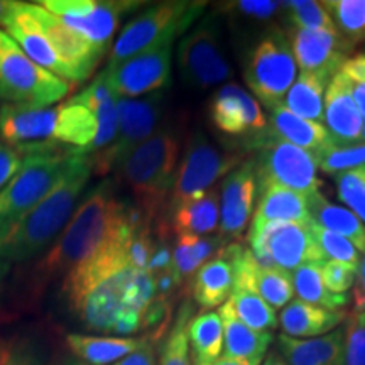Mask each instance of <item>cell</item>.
Returning <instances> with one entry per match:
<instances>
[{"label": "cell", "mask_w": 365, "mask_h": 365, "mask_svg": "<svg viewBox=\"0 0 365 365\" xmlns=\"http://www.w3.org/2000/svg\"><path fill=\"white\" fill-rule=\"evenodd\" d=\"M227 6L230 11L240 12L242 16L254 17V19H269L277 11H281V2H271V0H240Z\"/></svg>", "instance_id": "47"}, {"label": "cell", "mask_w": 365, "mask_h": 365, "mask_svg": "<svg viewBox=\"0 0 365 365\" xmlns=\"http://www.w3.org/2000/svg\"><path fill=\"white\" fill-rule=\"evenodd\" d=\"M257 195L254 161H244L223 178L220 186V237L239 239L247 228Z\"/></svg>", "instance_id": "19"}, {"label": "cell", "mask_w": 365, "mask_h": 365, "mask_svg": "<svg viewBox=\"0 0 365 365\" xmlns=\"http://www.w3.org/2000/svg\"><path fill=\"white\" fill-rule=\"evenodd\" d=\"M223 328V357L237 360L264 359L272 341L271 331H255L242 323L234 312L230 301L223 303L218 309Z\"/></svg>", "instance_id": "26"}, {"label": "cell", "mask_w": 365, "mask_h": 365, "mask_svg": "<svg viewBox=\"0 0 365 365\" xmlns=\"http://www.w3.org/2000/svg\"><path fill=\"white\" fill-rule=\"evenodd\" d=\"M247 240L254 259L264 267L289 272L303 264L325 262L309 223L269 222L259 228H249Z\"/></svg>", "instance_id": "12"}, {"label": "cell", "mask_w": 365, "mask_h": 365, "mask_svg": "<svg viewBox=\"0 0 365 365\" xmlns=\"http://www.w3.org/2000/svg\"><path fill=\"white\" fill-rule=\"evenodd\" d=\"M49 365H86V364H83L81 360L75 357H59L56 360H53Z\"/></svg>", "instance_id": "54"}, {"label": "cell", "mask_w": 365, "mask_h": 365, "mask_svg": "<svg viewBox=\"0 0 365 365\" xmlns=\"http://www.w3.org/2000/svg\"><path fill=\"white\" fill-rule=\"evenodd\" d=\"M7 272H9V262L0 261V289H2V284L4 281H6Z\"/></svg>", "instance_id": "55"}, {"label": "cell", "mask_w": 365, "mask_h": 365, "mask_svg": "<svg viewBox=\"0 0 365 365\" xmlns=\"http://www.w3.org/2000/svg\"><path fill=\"white\" fill-rule=\"evenodd\" d=\"M0 365H44L43 346L31 336L0 341Z\"/></svg>", "instance_id": "43"}, {"label": "cell", "mask_w": 365, "mask_h": 365, "mask_svg": "<svg viewBox=\"0 0 365 365\" xmlns=\"http://www.w3.org/2000/svg\"><path fill=\"white\" fill-rule=\"evenodd\" d=\"M249 148L257 153L254 166L259 191L279 186L309 195L323 186L318 178L317 158L308 150L274 139L264 130L250 139Z\"/></svg>", "instance_id": "10"}, {"label": "cell", "mask_w": 365, "mask_h": 365, "mask_svg": "<svg viewBox=\"0 0 365 365\" xmlns=\"http://www.w3.org/2000/svg\"><path fill=\"white\" fill-rule=\"evenodd\" d=\"M354 309L355 313L365 312V252L360 257V264L357 267L354 282Z\"/></svg>", "instance_id": "49"}, {"label": "cell", "mask_w": 365, "mask_h": 365, "mask_svg": "<svg viewBox=\"0 0 365 365\" xmlns=\"http://www.w3.org/2000/svg\"><path fill=\"white\" fill-rule=\"evenodd\" d=\"M91 161L86 154L75 153L66 171L53 190L31 210L0 244V261L22 262L48 247L70 222L86 182L90 181Z\"/></svg>", "instance_id": "5"}, {"label": "cell", "mask_w": 365, "mask_h": 365, "mask_svg": "<svg viewBox=\"0 0 365 365\" xmlns=\"http://www.w3.org/2000/svg\"><path fill=\"white\" fill-rule=\"evenodd\" d=\"M9 9V0H0V26H2L4 17H6Z\"/></svg>", "instance_id": "56"}, {"label": "cell", "mask_w": 365, "mask_h": 365, "mask_svg": "<svg viewBox=\"0 0 365 365\" xmlns=\"http://www.w3.org/2000/svg\"><path fill=\"white\" fill-rule=\"evenodd\" d=\"M75 150H38L27 154L17 175L0 190V244L44 198L66 171Z\"/></svg>", "instance_id": "7"}, {"label": "cell", "mask_w": 365, "mask_h": 365, "mask_svg": "<svg viewBox=\"0 0 365 365\" xmlns=\"http://www.w3.org/2000/svg\"><path fill=\"white\" fill-rule=\"evenodd\" d=\"M264 132L274 139L298 145V148L312 153L313 156H317L319 150L325 149L327 145L335 143L325 125L294 115L293 112L287 110L284 105L271 110L269 127L264 129Z\"/></svg>", "instance_id": "24"}, {"label": "cell", "mask_w": 365, "mask_h": 365, "mask_svg": "<svg viewBox=\"0 0 365 365\" xmlns=\"http://www.w3.org/2000/svg\"><path fill=\"white\" fill-rule=\"evenodd\" d=\"M309 230H312L325 261L341 262L354 269L359 267L362 254L354 247L352 242H349L345 237L339 234H333V232L327 230V228L317 225L314 222H309Z\"/></svg>", "instance_id": "41"}, {"label": "cell", "mask_w": 365, "mask_h": 365, "mask_svg": "<svg viewBox=\"0 0 365 365\" xmlns=\"http://www.w3.org/2000/svg\"><path fill=\"white\" fill-rule=\"evenodd\" d=\"M277 349L287 365H345V328L309 340L277 336Z\"/></svg>", "instance_id": "22"}, {"label": "cell", "mask_w": 365, "mask_h": 365, "mask_svg": "<svg viewBox=\"0 0 365 365\" xmlns=\"http://www.w3.org/2000/svg\"><path fill=\"white\" fill-rule=\"evenodd\" d=\"M349 80L359 81V83L365 85V53H359L352 58H346L344 66L340 68Z\"/></svg>", "instance_id": "50"}, {"label": "cell", "mask_w": 365, "mask_h": 365, "mask_svg": "<svg viewBox=\"0 0 365 365\" xmlns=\"http://www.w3.org/2000/svg\"><path fill=\"white\" fill-rule=\"evenodd\" d=\"M230 304L242 323L255 331H271L277 327L276 312L269 307L261 296L254 291L234 287L230 294Z\"/></svg>", "instance_id": "37"}, {"label": "cell", "mask_w": 365, "mask_h": 365, "mask_svg": "<svg viewBox=\"0 0 365 365\" xmlns=\"http://www.w3.org/2000/svg\"><path fill=\"white\" fill-rule=\"evenodd\" d=\"M132 208V205L117 198L110 181H103L76 207L70 222L41 262V271L48 276H66L73 267L103 249L124 228Z\"/></svg>", "instance_id": "4"}, {"label": "cell", "mask_w": 365, "mask_h": 365, "mask_svg": "<svg viewBox=\"0 0 365 365\" xmlns=\"http://www.w3.org/2000/svg\"><path fill=\"white\" fill-rule=\"evenodd\" d=\"M357 269L346 264L325 261L322 264V277L327 289L333 294H346V291L354 286Z\"/></svg>", "instance_id": "44"}, {"label": "cell", "mask_w": 365, "mask_h": 365, "mask_svg": "<svg viewBox=\"0 0 365 365\" xmlns=\"http://www.w3.org/2000/svg\"><path fill=\"white\" fill-rule=\"evenodd\" d=\"M345 319L344 312H330V309L314 307V304L304 303V301L296 299L291 301L287 307L282 309L279 323L287 336H317L327 335L335 330Z\"/></svg>", "instance_id": "29"}, {"label": "cell", "mask_w": 365, "mask_h": 365, "mask_svg": "<svg viewBox=\"0 0 365 365\" xmlns=\"http://www.w3.org/2000/svg\"><path fill=\"white\" fill-rule=\"evenodd\" d=\"M149 225L139 208L97 254L73 267L63 281L70 309L88 330L130 335L144 328L145 314L156 299V282L129 261V245L139 228Z\"/></svg>", "instance_id": "1"}, {"label": "cell", "mask_w": 365, "mask_h": 365, "mask_svg": "<svg viewBox=\"0 0 365 365\" xmlns=\"http://www.w3.org/2000/svg\"><path fill=\"white\" fill-rule=\"evenodd\" d=\"M97 130L93 113L71 98L49 107L0 105V139L24 154L38 150L88 154Z\"/></svg>", "instance_id": "3"}, {"label": "cell", "mask_w": 365, "mask_h": 365, "mask_svg": "<svg viewBox=\"0 0 365 365\" xmlns=\"http://www.w3.org/2000/svg\"><path fill=\"white\" fill-rule=\"evenodd\" d=\"M308 210L312 222L333 234L345 237L360 254L365 252V225L349 208L328 202L325 196L317 191L308 195Z\"/></svg>", "instance_id": "30"}, {"label": "cell", "mask_w": 365, "mask_h": 365, "mask_svg": "<svg viewBox=\"0 0 365 365\" xmlns=\"http://www.w3.org/2000/svg\"><path fill=\"white\" fill-rule=\"evenodd\" d=\"M39 4L103 53L110 48L122 17L140 6L129 0H43Z\"/></svg>", "instance_id": "14"}, {"label": "cell", "mask_w": 365, "mask_h": 365, "mask_svg": "<svg viewBox=\"0 0 365 365\" xmlns=\"http://www.w3.org/2000/svg\"><path fill=\"white\" fill-rule=\"evenodd\" d=\"M218 195H220V188L213 186L203 195L171 208V222L168 225L176 235L205 237L215 234L220 223V207H218L220 196Z\"/></svg>", "instance_id": "25"}, {"label": "cell", "mask_w": 365, "mask_h": 365, "mask_svg": "<svg viewBox=\"0 0 365 365\" xmlns=\"http://www.w3.org/2000/svg\"><path fill=\"white\" fill-rule=\"evenodd\" d=\"M318 168L327 175H340L365 168V143L336 144L331 143L317 154Z\"/></svg>", "instance_id": "39"}, {"label": "cell", "mask_w": 365, "mask_h": 365, "mask_svg": "<svg viewBox=\"0 0 365 365\" xmlns=\"http://www.w3.org/2000/svg\"><path fill=\"white\" fill-rule=\"evenodd\" d=\"M113 365H159L156 345H154V341L150 340L149 336H144L143 345H140L135 352L127 355V357L118 360V362Z\"/></svg>", "instance_id": "48"}, {"label": "cell", "mask_w": 365, "mask_h": 365, "mask_svg": "<svg viewBox=\"0 0 365 365\" xmlns=\"http://www.w3.org/2000/svg\"><path fill=\"white\" fill-rule=\"evenodd\" d=\"M0 341H2V340H0Z\"/></svg>", "instance_id": "59"}, {"label": "cell", "mask_w": 365, "mask_h": 365, "mask_svg": "<svg viewBox=\"0 0 365 365\" xmlns=\"http://www.w3.org/2000/svg\"><path fill=\"white\" fill-rule=\"evenodd\" d=\"M180 161V140L170 129H158L139 144L117 168L125 185L132 190L137 208L150 225L158 222V235H168L164 223Z\"/></svg>", "instance_id": "6"}, {"label": "cell", "mask_w": 365, "mask_h": 365, "mask_svg": "<svg viewBox=\"0 0 365 365\" xmlns=\"http://www.w3.org/2000/svg\"><path fill=\"white\" fill-rule=\"evenodd\" d=\"M333 26L346 43L357 46L365 41V0H325Z\"/></svg>", "instance_id": "36"}, {"label": "cell", "mask_w": 365, "mask_h": 365, "mask_svg": "<svg viewBox=\"0 0 365 365\" xmlns=\"http://www.w3.org/2000/svg\"><path fill=\"white\" fill-rule=\"evenodd\" d=\"M262 365H287V364H286V360L282 359V355L274 350V352H269L267 357L264 359Z\"/></svg>", "instance_id": "53"}, {"label": "cell", "mask_w": 365, "mask_h": 365, "mask_svg": "<svg viewBox=\"0 0 365 365\" xmlns=\"http://www.w3.org/2000/svg\"><path fill=\"white\" fill-rule=\"evenodd\" d=\"M190 286L198 307L203 309L222 307L234 291V267L217 255L195 272Z\"/></svg>", "instance_id": "31"}, {"label": "cell", "mask_w": 365, "mask_h": 365, "mask_svg": "<svg viewBox=\"0 0 365 365\" xmlns=\"http://www.w3.org/2000/svg\"><path fill=\"white\" fill-rule=\"evenodd\" d=\"M71 100L88 108V110L95 115V118H97V137H95V143L91 144L90 153L86 154V156L107 149L117 135L118 97L113 93L110 86L107 85L102 73H100L97 78L91 81L86 88L81 90L80 93H76Z\"/></svg>", "instance_id": "23"}, {"label": "cell", "mask_w": 365, "mask_h": 365, "mask_svg": "<svg viewBox=\"0 0 365 365\" xmlns=\"http://www.w3.org/2000/svg\"><path fill=\"white\" fill-rule=\"evenodd\" d=\"M345 365H365V325L357 317L350 318L345 328Z\"/></svg>", "instance_id": "45"}, {"label": "cell", "mask_w": 365, "mask_h": 365, "mask_svg": "<svg viewBox=\"0 0 365 365\" xmlns=\"http://www.w3.org/2000/svg\"><path fill=\"white\" fill-rule=\"evenodd\" d=\"M173 44L149 49L102 71L105 81L118 98H135L170 85Z\"/></svg>", "instance_id": "17"}, {"label": "cell", "mask_w": 365, "mask_h": 365, "mask_svg": "<svg viewBox=\"0 0 365 365\" xmlns=\"http://www.w3.org/2000/svg\"><path fill=\"white\" fill-rule=\"evenodd\" d=\"M223 239L217 237L178 235L173 249L171 269L180 277V281H188L203 264L212 261L215 254L220 252Z\"/></svg>", "instance_id": "34"}, {"label": "cell", "mask_w": 365, "mask_h": 365, "mask_svg": "<svg viewBox=\"0 0 365 365\" xmlns=\"http://www.w3.org/2000/svg\"><path fill=\"white\" fill-rule=\"evenodd\" d=\"M178 68L182 80L196 88H210L230 78L232 68L212 22H203L182 36L178 46Z\"/></svg>", "instance_id": "16"}, {"label": "cell", "mask_w": 365, "mask_h": 365, "mask_svg": "<svg viewBox=\"0 0 365 365\" xmlns=\"http://www.w3.org/2000/svg\"><path fill=\"white\" fill-rule=\"evenodd\" d=\"M323 105V120L327 122L331 139L336 144L359 143L364 120L350 93L349 78L341 71L328 83Z\"/></svg>", "instance_id": "21"}, {"label": "cell", "mask_w": 365, "mask_h": 365, "mask_svg": "<svg viewBox=\"0 0 365 365\" xmlns=\"http://www.w3.org/2000/svg\"><path fill=\"white\" fill-rule=\"evenodd\" d=\"M333 76L301 71L286 93L284 107L294 115L322 124L325 91Z\"/></svg>", "instance_id": "32"}, {"label": "cell", "mask_w": 365, "mask_h": 365, "mask_svg": "<svg viewBox=\"0 0 365 365\" xmlns=\"http://www.w3.org/2000/svg\"><path fill=\"white\" fill-rule=\"evenodd\" d=\"M208 112L213 125L228 135H257L267 125L257 100L237 83L218 88L210 100Z\"/></svg>", "instance_id": "20"}, {"label": "cell", "mask_w": 365, "mask_h": 365, "mask_svg": "<svg viewBox=\"0 0 365 365\" xmlns=\"http://www.w3.org/2000/svg\"><path fill=\"white\" fill-rule=\"evenodd\" d=\"M262 359H252V360H237V359H228V357H220L210 365H261Z\"/></svg>", "instance_id": "52"}, {"label": "cell", "mask_w": 365, "mask_h": 365, "mask_svg": "<svg viewBox=\"0 0 365 365\" xmlns=\"http://www.w3.org/2000/svg\"><path fill=\"white\" fill-rule=\"evenodd\" d=\"M359 143H365V124H364L362 134H360V137H359Z\"/></svg>", "instance_id": "58"}, {"label": "cell", "mask_w": 365, "mask_h": 365, "mask_svg": "<svg viewBox=\"0 0 365 365\" xmlns=\"http://www.w3.org/2000/svg\"><path fill=\"white\" fill-rule=\"evenodd\" d=\"M193 318V307L185 303L178 312L168 339L164 340L159 365H191L188 323Z\"/></svg>", "instance_id": "38"}, {"label": "cell", "mask_w": 365, "mask_h": 365, "mask_svg": "<svg viewBox=\"0 0 365 365\" xmlns=\"http://www.w3.org/2000/svg\"><path fill=\"white\" fill-rule=\"evenodd\" d=\"M269 222H312L308 210V195L279 188V186L262 190L257 208L254 210L250 228H259Z\"/></svg>", "instance_id": "27"}, {"label": "cell", "mask_w": 365, "mask_h": 365, "mask_svg": "<svg viewBox=\"0 0 365 365\" xmlns=\"http://www.w3.org/2000/svg\"><path fill=\"white\" fill-rule=\"evenodd\" d=\"M357 319L360 323H362V325H365V312L364 313H360V314H357Z\"/></svg>", "instance_id": "57"}, {"label": "cell", "mask_w": 365, "mask_h": 365, "mask_svg": "<svg viewBox=\"0 0 365 365\" xmlns=\"http://www.w3.org/2000/svg\"><path fill=\"white\" fill-rule=\"evenodd\" d=\"M0 27L36 65L71 85L88 80L105 54L97 46L73 33L39 2L9 0Z\"/></svg>", "instance_id": "2"}, {"label": "cell", "mask_w": 365, "mask_h": 365, "mask_svg": "<svg viewBox=\"0 0 365 365\" xmlns=\"http://www.w3.org/2000/svg\"><path fill=\"white\" fill-rule=\"evenodd\" d=\"M71 83L36 65L21 46L0 29V102L49 107L70 93Z\"/></svg>", "instance_id": "8"}, {"label": "cell", "mask_w": 365, "mask_h": 365, "mask_svg": "<svg viewBox=\"0 0 365 365\" xmlns=\"http://www.w3.org/2000/svg\"><path fill=\"white\" fill-rule=\"evenodd\" d=\"M205 7H207L205 2H185V0L161 2L148 7L120 31L115 43L112 44L108 65L122 63L149 49L173 44L178 36L193 24Z\"/></svg>", "instance_id": "9"}, {"label": "cell", "mask_w": 365, "mask_h": 365, "mask_svg": "<svg viewBox=\"0 0 365 365\" xmlns=\"http://www.w3.org/2000/svg\"><path fill=\"white\" fill-rule=\"evenodd\" d=\"M240 163H244V158L239 154L222 153L202 132H196L178 168L170 210L217 186V181L222 176H227Z\"/></svg>", "instance_id": "15"}, {"label": "cell", "mask_w": 365, "mask_h": 365, "mask_svg": "<svg viewBox=\"0 0 365 365\" xmlns=\"http://www.w3.org/2000/svg\"><path fill=\"white\" fill-rule=\"evenodd\" d=\"M296 68L286 33L279 27H271L249 51L244 80L255 95L254 98L274 110L281 107L294 83Z\"/></svg>", "instance_id": "11"}, {"label": "cell", "mask_w": 365, "mask_h": 365, "mask_svg": "<svg viewBox=\"0 0 365 365\" xmlns=\"http://www.w3.org/2000/svg\"><path fill=\"white\" fill-rule=\"evenodd\" d=\"M296 66L304 73L335 76L354 49L339 31H308L289 27L286 31Z\"/></svg>", "instance_id": "18"}, {"label": "cell", "mask_w": 365, "mask_h": 365, "mask_svg": "<svg viewBox=\"0 0 365 365\" xmlns=\"http://www.w3.org/2000/svg\"><path fill=\"white\" fill-rule=\"evenodd\" d=\"M323 264V262H322ZM322 264H303L291 274L294 293L304 303L341 312L349 304V294H333L327 289L322 277Z\"/></svg>", "instance_id": "35"}, {"label": "cell", "mask_w": 365, "mask_h": 365, "mask_svg": "<svg viewBox=\"0 0 365 365\" xmlns=\"http://www.w3.org/2000/svg\"><path fill=\"white\" fill-rule=\"evenodd\" d=\"M27 154L22 150L0 143V190L17 175L22 164L26 163Z\"/></svg>", "instance_id": "46"}, {"label": "cell", "mask_w": 365, "mask_h": 365, "mask_svg": "<svg viewBox=\"0 0 365 365\" xmlns=\"http://www.w3.org/2000/svg\"><path fill=\"white\" fill-rule=\"evenodd\" d=\"M118 127L113 143L100 153L90 154L91 170L97 175L117 171L124 159L158 130L163 113V95L153 93L145 98H118Z\"/></svg>", "instance_id": "13"}, {"label": "cell", "mask_w": 365, "mask_h": 365, "mask_svg": "<svg viewBox=\"0 0 365 365\" xmlns=\"http://www.w3.org/2000/svg\"><path fill=\"white\" fill-rule=\"evenodd\" d=\"M349 86H350V93H352L354 102L357 105L360 115H362V120L365 124V85L359 83V81L349 80Z\"/></svg>", "instance_id": "51"}, {"label": "cell", "mask_w": 365, "mask_h": 365, "mask_svg": "<svg viewBox=\"0 0 365 365\" xmlns=\"http://www.w3.org/2000/svg\"><path fill=\"white\" fill-rule=\"evenodd\" d=\"M281 11L286 14L291 27L308 31H336L330 14L323 7V2L291 0V2H281Z\"/></svg>", "instance_id": "40"}, {"label": "cell", "mask_w": 365, "mask_h": 365, "mask_svg": "<svg viewBox=\"0 0 365 365\" xmlns=\"http://www.w3.org/2000/svg\"><path fill=\"white\" fill-rule=\"evenodd\" d=\"M335 185L340 202L365 223V168L340 173L335 176Z\"/></svg>", "instance_id": "42"}, {"label": "cell", "mask_w": 365, "mask_h": 365, "mask_svg": "<svg viewBox=\"0 0 365 365\" xmlns=\"http://www.w3.org/2000/svg\"><path fill=\"white\" fill-rule=\"evenodd\" d=\"M190 354L193 365H210L222 357L223 328L215 312L196 314L188 323Z\"/></svg>", "instance_id": "33"}, {"label": "cell", "mask_w": 365, "mask_h": 365, "mask_svg": "<svg viewBox=\"0 0 365 365\" xmlns=\"http://www.w3.org/2000/svg\"><path fill=\"white\" fill-rule=\"evenodd\" d=\"M143 339H129V336H97L83 335V333H70L66 335L68 349L76 359L88 365L115 364L127 355L135 352Z\"/></svg>", "instance_id": "28"}]
</instances>
